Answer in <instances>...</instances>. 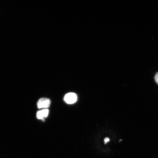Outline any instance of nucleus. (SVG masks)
Masks as SVG:
<instances>
[{
    "instance_id": "f257e3e1",
    "label": "nucleus",
    "mask_w": 158,
    "mask_h": 158,
    "mask_svg": "<svg viewBox=\"0 0 158 158\" xmlns=\"http://www.w3.org/2000/svg\"><path fill=\"white\" fill-rule=\"evenodd\" d=\"M51 104V100L48 98H42L40 99L37 103V106L39 109H44L48 108Z\"/></svg>"
},
{
    "instance_id": "39448f33",
    "label": "nucleus",
    "mask_w": 158,
    "mask_h": 158,
    "mask_svg": "<svg viewBox=\"0 0 158 158\" xmlns=\"http://www.w3.org/2000/svg\"><path fill=\"white\" fill-rule=\"evenodd\" d=\"M110 141L109 138H105L104 139V142L105 144H106L108 143V142H109Z\"/></svg>"
},
{
    "instance_id": "f03ea898",
    "label": "nucleus",
    "mask_w": 158,
    "mask_h": 158,
    "mask_svg": "<svg viewBox=\"0 0 158 158\" xmlns=\"http://www.w3.org/2000/svg\"><path fill=\"white\" fill-rule=\"evenodd\" d=\"M77 99V95L73 93L67 94L64 97V100L67 104H73L75 103Z\"/></svg>"
},
{
    "instance_id": "20e7f679",
    "label": "nucleus",
    "mask_w": 158,
    "mask_h": 158,
    "mask_svg": "<svg viewBox=\"0 0 158 158\" xmlns=\"http://www.w3.org/2000/svg\"><path fill=\"white\" fill-rule=\"evenodd\" d=\"M155 79L156 82L158 85V72L155 75Z\"/></svg>"
},
{
    "instance_id": "7ed1b4c3",
    "label": "nucleus",
    "mask_w": 158,
    "mask_h": 158,
    "mask_svg": "<svg viewBox=\"0 0 158 158\" xmlns=\"http://www.w3.org/2000/svg\"><path fill=\"white\" fill-rule=\"evenodd\" d=\"M49 112V111L48 109L39 110L37 112L36 117L39 119L44 120V118L48 116Z\"/></svg>"
}]
</instances>
